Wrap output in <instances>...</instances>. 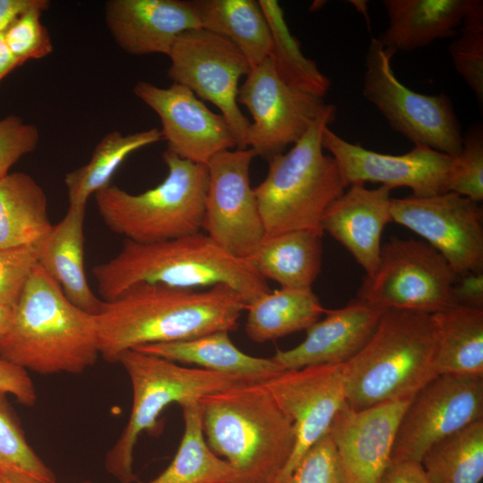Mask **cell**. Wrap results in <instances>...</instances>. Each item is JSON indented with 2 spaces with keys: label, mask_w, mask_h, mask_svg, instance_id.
Segmentation results:
<instances>
[{
  "label": "cell",
  "mask_w": 483,
  "mask_h": 483,
  "mask_svg": "<svg viewBox=\"0 0 483 483\" xmlns=\"http://www.w3.org/2000/svg\"><path fill=\"white\" fill-rule=\"evenodd\" d=\"M322 146L335 159L346 186L378 182L393 190L408 187L414 197H430L450 191L459 169L458 157L424 146L404 154L391 155L351 143L328 126L323 131Z\"/></svg>",
  "instance_id": "2e32d148"
},
{
  "label": "cell",
  "mask_w": 483,
  "mask_h": 483,
  "mask_svg": "<svg viewBox=\"0 0 483 483\" xmlns=\"http://www.w3.org/2000/svg\"><path fill=\"white\" fill-rule=\"evenodd\" d=\"M385 310L358 299L343 308L326 310V317L306 330L300 344L277 350L271 359L282 370L344 363L368 343Z\"/></svg>",
  "instance_id": "44dd1931"
},
{
  "label": "cell",
  "mask_w": 483,
  "mask_h": 483,
  "mask_svg": "<svg viewBox=\"0 0 483 483\" xmlns=\"http://www.w3.org/2000/svg\"><path fill=\"white\" fill-rule=\"evenodd\" d=\"M412 397L361 410L346 402L337 412L327 433L349 483H381L399 423Z\"/></svg>",
  "instance_id": "d6986e66"
},
{
  "label": "cell",
  "mask_w": 483,
  "mask_h": 483,
  "mask_svg": "<svg viewBox=\"0 0 483 483\" xmlns=\"http://www.w3.org/2000/svg\"><path fill=\"white\" fill-rule=\"evenodd\" d=\"M247 302L225 284L206 289L141 283L111 301L95 315L100 356L117 362L129 350L186 340L216 331H233Z\"/></svg>",
  "instance_id": "6da1fadb"
},
{
  "label": "cell",
  "mask_w": 483,
  "mask_h": 483,
  "mask_svg": "<svg viewBox=\"0 0 483 483\" xmlns=\"http://www.w3.org/2000/svg\"><path fill=\"white\" fill-rule=\"evenodd\" d=\"M105 19L115 43L133 55H168L182 32L201 29L193 1L110 0Z\"/></svg>",
  "instance_id": "ffe728a7"
},
{
  "label": "cell",
  "mask_w": 483,
  "mask_h": 483,
  "mask_svg": "<svg viewBox=\"0 0 483 483\" xmlns=\"http://www.w3.org/2000/svg\"><path fill=\"white\" fill-rule=\"evenodd\" d=\"M335 117L336 106L327 104L288 152L268 160L266 178L254 188L265 236L301 230L323 235L326 210L347 188L322 146L323 131Z\"/></svg>",
  "instance_id": "8992f818"
},
{
  "label": "cell",
  "mask_w": 483,
  "mask_h": 483,
  "mask_svg": "<svg viewBox=\"0 0 483 483\" xmlns=\"http://www.w3.org/2000/svg\"><path fill=\"white\" fill-rule=\"evenodd\" d=\"M321 237L303 230L265 236L247 260L266 281L283 288L311 289L321 270Z\"/></svg>",
  "instance_id": "484cf974"
},
{
  "label": "cell",
  "mask_w": 483,
  "mask_h": 483,
  "mask_svg": "<svg viewBox=\"0 0 483 483\" xmlns=\"http://www.w3.org/2000/svg\"><path fill=\"white\" fill-rule=\"evenodd\" d=\"M469 4L470 0H384L388 27L377 39L396 54L456 37Z\"/></svg>",
  "instance_id": "cb8c5ba5"
},
{
  "label": "cell",
  "mask_w": 483,
  "mask_h": 483,
  "mask_svg": "<svg viewBox=\"0 0 483 483\" xmlns=\"http://www.w3.org/2000/svg\"><path fill=\"white\" fill-rule=\"evenodd\" d=\"M99 356L96 316L71 302L38 264L0 342V358L50 375L80 374Z\"/></svg>",
  "instance_id": "277c9868"
},
{
  "label": "cell",
  "mask_w": 483,
  "mask_h": 483,
  "mask_svg": "<svg viewBox=\"0 0 483 483\" xmlns=\"http://www.w3.org/2000/svg\"><path fill=\"white\" fill-rule=\"evenodd\" d=\"M459 169L451 183L450 191L477 202L483 199V125L477 122L470 126L462 138L459 154Z\"/></svg>",
  "instance_id": "74e56055"
},
{
  "label": "cell",
  "mask_w": 483,
  "mask_h": 483,
  "mask_svg": "<svg viewBox=\"0 0 483 483\" xmlns=\"http://www.w3.org/2000/svg\"><path fill=\"white\" fill-rule=\"evenodd\" d=\"M133 92L158 115L167 151L191 162L207 165L216 154L236 148L224 116L212 112L188 88L177 83L160 88L139 81Z\"/></svg>",
  "instance_id": "ac0fdd59"
},
{
  "label": "cell",
  "mask_w": 483,
  "mask_h": 483,
  "mask_svg": "<svg viewBox=\"0 0 483 483\" xmlns=\"http://www.w3.org/2000/svg\"><path fill=\"white\" fill-rule=\"evenodd\" d=\"M167 174L156 187L139 194L115 185L98 191L95 202L105 225L125 240L152 243L200 232L208 173L207 165L165 150Z\"/></svg>",
  "instance_id": "52a82bcc"
},
{
  "label": "cell",
  "mask_w": 483,
  "mask_h": 483,
  "mask_svg": "<svg viewBox=\"0 0 483 483\" xmlns=\"http://www.w3.org/2000/svg\"><path fill=\"white\" fill-rule=\"evenodd\" d=\"M483 419V377L437 375L411 398L397 429L393 461L420 462L437 442Z\"/></svg>",
  "instance_id": "4fadbf2b"
},
{
  "label": "cell",
  "mask_w": 483,
  "mask_h": 483,
  "mask_svg": "<svg viewBox=\"0 0 483 483\" xmlns=\"http://www.w3.org/2000/svg\"><path fill=\"white\" fill-rule=\"evenodd\" d=\"M161 140L160 130L157 128L126 135L118 131L106 134L95 147L89 162L65 175L69 206L86 207L90 196L111 184L113 175L128 156Z\"/></svg>",
  "instance_id": "1f68e13d"
},
{
  "label": "cell",
  "mask_w": 483,
  "mask_h": 483,
  "mask_svg": "<svg viewBox=\"0 0 483 483\" xmlns=\"http://www.w3.org/2000/svg\"><path fill=\"white\" fill-rule=\"evenodd\" d=\"M80 483H94V482L86 480V481H82Z\"/></svg>",
  "instance_id": "f907efd6"
},
{
  "label": "cell",
  "mask_w": 483,
  "mask_h": 483,
  "mask_svg": "<svg viewBox=\"0 0 483 483\" xmlns=\"http://www.w3.org/2000/svg\"><path fill=\"white\" fill-rule=\"evenodd\" d=\"M326 210L321 228L340 242L366 272L372 275L378 264L381 236L392 222L390 188L368 189L353 183Z\"/></svg>",
  "instance_id": "7402d4cb"
},
{
  "label": "cell",
  "mask_w": 483,
  "mask_h": 483,
  "mask_svg": "<svg viewBox=\"0 0 483 483\" xmlns=\"http://www.w3.org/2000/svg\"><path fill=\"white\" fill-rule=\"evenodd\" d=\"M351 3L357 8L359 12H361L366 18L367 14V2L365 1H351Z\"/></svg>",
  "instance_id": "681fc988"
},
{
  "label": "cell",
  "mask_w": 483,
  "mask_h": 483,
  "mask_svg": "<svg viewBox=\"0 0 483 483\" xmlns=\"http://www.w3.org/2000/svg\"><path fill=\"white\" fill-rule=\"evenodd\" d=\"M131 386L130 417L119 438L108 451L105 468L120 483L137 480L133 472L134 449L143 432L154 429L158 417L172 403L199 402L210 394L241 382L226 374L189 368L172 360L129 350L118 358Z\"/></svg>",
  "instance_id": "ba28073f"
},
{
  "label": "cell",
  "mask_w": 483,
  "mask_h": 483,
  "mask_svg": "<svg viewBox=\"0 0 483 483\" xmlns=\"http://www.w3.org/2000/svg\"><path fill=\"white\" fill-rule=\"evenodd\" d=\"M38 141L39 131L34 124L13 114L0 119V179L22 157L33 152Z\"/></svg>",
  "instance_id": "60d3db41"
},
{
  "label": "cell",
  "mask_w": 483,
  "mask_h": 483,
  "mask_svg": "<svg viewBox=\"0 0 483 483\" xmlns=\"http://www.w3.org/2000/svg\"><path fill=\"white\" fill-rule=\"evenodd\" d=\"M394 55L377 38H371L365 55L364 98L414 146L457 157L463 135L451 98L444 93L425 95L406 87L392 68Z\"/></svg>",
  "instance_id": "9c48e42d"
},
{
  "label": "cell",
  "mask_w": 483,
  "mask_h": 483,
  "mask_svg": "<svg viewBox=\"0 0 483 483\" xmlns=\"http://www.w3.org/2000/svg\"><path fill=\"white\" fill-rule=\"evenodd\" d=\"M432 314L386 309L364 347L343 363L346 402L361 410L412 397L438 373Z\"/></svg>",
  "instance_id": "5b68a950"
},
{
  "label": "cell",
  "mask_w": 483,
  "mask_h": 483,
  "mask_svg": "<svg viewBox=\"0 0 483 483\" xmlns=\"http://www.w3.org/2000/svg\"><path fill=\"white\" fill-rule=\"evenodd\" d=\"M237 102L252 116L248 148L267 160L296 143L327 106L322 97L282 81L269 57L250 69Z\"/></svg>",
  "instance_id": "9a60e30c"
},
{
  "label": "cell",
  "mask_w": 483,
  "mask_h": 483,
  "mask_svg": "<svg viewBox=\"0 0 483 483\" xmlns=\"http://www.w3.org/2000/svg\"><path fill=\"white\" fill-rule=\"evenodd\" d=\"M0 391L12 394L22 405L32 407L37 401L34 384L28 371L0 358Z\"/></svg>",
  "instance_id": "b9f144b4"
},
{
  "label": "cell",
  "mask_w": 483,
  "mask_h": 483,
  "mask_svg": "<svg viewBox=\"0 0 483 483\" xmlns=\"http://www.w3.org/2000/svg\"><path fill=\"white\" fill-rule=\"evenodd\" d=\"M199 402L206 442L236 470L238 483H279L295 432L262 381L238 383Z\"/></svg>",
  "instance_id": "3957f363"
},
{
  "label": "cell",
  "mask_w": 483,
  "mask_h": 483,
  "mask_svg": "<svg viewBox=\"0 0 483 483\" xmlns=\"http://www.w3.org/2000/svg\"><path fill=\"white\" fill-rule=\"evenodd\" d=\"M430 483H480L483 419L437 442L420 462Z\"/></svg>",
  "instance_id": "836d02e7"
},
{
  "label": "cell",
  "mask_w": 483,
  "mask_h": 483,
  "mask_svg": "<svg viewBox=\"0 0 483 483\" xmlns=\"http://www.w3.org/2000/svg\"><path fill=\"white\" fill-rule=\"evenodd\" d=\"M52 227L47 197L30 175L0 179V248L38 245Z\"/></svg>",
  "instance_id": "4316f807"
},
{
  "label": "cell",
  "mask_w": 483,
  "mask_h": 483,
  "mask_svg": "<svg viewBox=\"0 0 483 483\" xmlns=\"http://www.w3.org/2000/svg\"><path fill=\"white\" fill-rule=\"evenodd\" d=\"M286 483H349L328 433L303 455Z\"/></svg>",
  "instance_id": "f35d334b"
},
{
  "label": "cell",
  "mask_w": 483,
  "mask_h": 483,
  "mask_svg": "<svg viewBox=\"0 0 483 483\" xmlns=\"http://www.w3.org/2000/svg\"><path fill=\"white\" fill-rule=\"evenodd\" d=\"M458 275L424 241L391 237L381 246L375 272L366 275L357 299L381 309L434 314L456 305Z\"/></svg>",
  "instance_id": "30bf717a"
},
{
  "label": "cell",
  "mask_w": 483,
  "mask_h": 483,
  "mask_svg": "<svg viewBox=\"0 0 483 483\" xmlns=\"http://www.w3.org/2000/svg\"><path fill=\"white\" fill-rule=\"evenodd\" d=\"M167 76L196 96L213 103L228 123L236 148H248L250 122L238 102V83L251 66L228 39L203 29L182 32L169 55Z\"/></svg>",
  "instance_id": "8fae6325"
},
{
  "label": "cell",
  "mask_w": 483,
  "mask_h": 483,
  "mask_svg": "<svg viewBox=\"0 0 483 483\" xmlns=\"http://www.w3.org/2000/svg\"><path fill=\"white\" fill-rule=\"evenodd\" d=\"M86 207H71L38 244V265L60 286L67 299L96 315L103 301L89 287L85 272Z\"/></svg>",
  "instance_id": "603a6c76"
},
{
  "label": "cell",
  "mask_w": 483,
  "mask_h": 483,
  "mask_svg": "<svg viewBox=\"0 0 483 483\" xmlns=\"http://www.w3.org/2000/svg\"><path fill=\"white\" fill-rule=\"evenodd\" d=\"M134 350L179 364L226 374L244 381H264L283 371L271 358L254 357L232 342L229 332L216 331L191 339L153 343Z\"/></svg>",
  "instance_id": "d4e9b609"
},
{
  "label": "cell",
  "mask_w": 483,
  "mask_h": 483,
  "mask_svg": "<svg viewBox=\"0 0 483 483\" xmlns=\"http://www.w3.org/2000/svg\"><path fill=\"white\" fill-rule=\"evenodd\" d=\"M181 407L184 429L177 452L168 467L148 483H238L236 470L206 442L200 402Z\"/></svg>",
  "instance_id": "4dcf8cb0"
},
{
  "label": "cell",
  "mask_w": 483,
  "mask_h": 483,
  "mask_svg": "<svg viewBox=\"0 0 483 483\" xmlns=\"http://www.w3.org/2000/svg\"><path fill=\"white\" fill-rule=\"evenodd\" d=\"M392 222L403 225L436 250L459 276L483 272V209L453 191L391 199Z\"/></svg>",
  "instance_id": "5bb4252c"
},
{
  "label": "cell",
  "mask_w": 483,
  "mask_h": 483,
  "mask_svg": "<svg viewBox=\"0 0 483 483\" xmlns=\"http://www.w3.org/2000/svg\"><path fill=\"white\" fill-rule=\"evenodd\" d=\"M432 317L438 375L483 377V309L455 305Z\"/></svg>",
  "instance_id": "f1b7e54d"
},
{
  "label": "cell",
  "mask_w": 483,
  "mask_h": 483,
  "mask_svg": "<svg viewBox=\"0 0 483 483\" xmlns=\"http://www.w3.org/2000/svg\"><path fill=\"white\" fill-rule=\"evenodd\" d=\"M14 309L0 302V342L6 335L13 318Z\"/></svg>",
  "instance_id": "c3c4849f"
},
{
  "label": "cell",
  "mask_w": 483,
  "mask_h": 483,
  "mask_svg": "<svg viewBox=\"0 0 483 483\" xmlns=\"http://www.w3.org/2000/svg\"><path fill=\"white\" fill-rule=\"evenodd\" d=\"M19 67L16 61L6 47L0 34V81L13 70Z\"/></svg>",
  "instance_id": "bcb514c9"
},
{
  "label": "cell",
  "mask_w": 483,
  "mask_h": 483,
  "mask_svg": "<svg viewBox=\"0 0 483 483\" xmlns=\"http://www.w3.org/2000/svg\"><path fill=\"white\" fill-rule=\"evenodd\" d=\"M0 483H56V481H44L18 471L2 470Z\"/></svg>",
  "instance_id": "7dc6e473"
},
{
  "label": "cell",
  "mask_w": 483,
  "mask_h": 483,
  "mask_svg": "<svg viewBox=\"0 0 483 483\" xmlns=\"http://www.w3.org/2000/svg\"><path fill=\"white\" fill-rule=\"evenodd\" d=\"M201 29L225 38L245 56L251 68L269 56L272 38L255 0H194Z\"/></svg>",
  "instance_id": "83f0119b"
},
{
  "label": "cell",
  "mask_w": 483,
  "mask_h": 483,
  "mask_svg": "<svg viewBox=\"0 0 483 483\" xmlns=\"http://www.w3.org/2000/svg\"><path fill=\"white\" fill-rule=\"evenodd\" d=\"M49 6L47 0L30 7L15 17L2 32L6 47L18 66L29 60L46 57L53 50L50 35L41 21V14Z\"/></svg>",
  "instance_id": "8d00e7d4"
},
{
  "label": "cell",
  "mask_w": 483,
  "mask_h": 483,
  "mask_svg": "<svg viewBox=\"0 0 483 483\" xmlns=\"http://www.w3.org/2000/svg\"><path fill=\"white\" fill-rule=\"evenodd\" d=\"M258 4L272 38L268 57L279 79L292 88L323 98L330 89L331 81L320 72L317 63L302 53L301 42L290 31L279 3L258 0Z\"/></svg>",
  "instance_id": "d6a6232c"
},
{
  "label": "cell",
  "mask_w": 483,
  "mask_h": 483,
  "mask_svg": "<svg viewBox=\"0 0 483 483\" xmlns=\"http://www.w3.org/2000/svg\"><path fill=\"white\" fill-rule=\"evenodd\" d=\"M458 37L449 47L453 66L483 106V2L470 0Z\"/></svg>",
  "instance_id": "e575fe53"
},
{
  "label": "cell",
  "mask_w": 483,
  "mask_h": 483,
  "mask_svg": "<svg viewBox=\"0 0 483 483\" xmlns=\"http://www.w3.org/2000/svg\"><path fill=\"white\" fill-rule=\"evenodd\" d=\"M92 274L105 301L141 283L183 289L225 284L247 305L270 291L247 259L231 255L200 232L152 243L124 240L120 251L96 265Z\"/></svg>",
  "instance_id": "7a4b0ae2"
},
{
  "label": "cell",
  "mask_w": 483,
  "mask_h": 483,
  "mask_svg": "<svg viewBox=\"0 0 483 483\" xmlns=\"http://www.w3.org/2000/svg\"><path fill=\"white\" fill-rule=\"evenodd\" d=\"M343 363L283 370L262 381L293 423L295 445L280 482L286 483L303 455L327 434L346 403Z\"/></svg>",
  "instance_id": "e0dca14e"
},
{
  "label": "cell",
  "mask_w": 483,
  "mask_h": 483,
  "mask_svg": "<svg viewBox=\"0 0 483 483\" xmlns=\"http://www.w3.org/2000/svg\"><path fill=\"white\" fill-rule=\"evenodd\" d=\"M250 148L225 150L207 164L208 180L202 229L231 255L247 259L265 238L250 169Z\"/></svg>",
  "instance_id": "7c38bea8"
},
{
  "label": "cell",
  "mask_w": 483,
  "mask_h": 483,
  "mask_svg": "<svg viewBox=\"0 0 483 483\" xmlns=\"http://www.w3.org/2000/svg\"><path fill=\"white\" fill-rule=\"evenodd\" d=\"M38 264V245L0 248V302L13 308Z\"/></svg>",
  "instance_id": "ab89813d"
},
{
  "label": "cell",
  "mask_w": 483,
  "mask_h": 483,
  "mask_svg": "<svg viewBox=\"0 0 483 483\" xmlns=\"http://www.w3.org/2000/svg\"><path fill=\"white\" fill-rule=\"evenodd\" d=\"M18 471L44 481H55L53 471L34 452L7 400L0 391V470Z\"/></svg>",
  "instance_id": "d590c367"
},
{
  "label": "cell",
  "mask_w": 483,
  "mask_h": 483,
  "mask_svg": "<svg viewBox=\"0 0 483 483\" xmlns=\"http://www.w3.org/2000/svg\"><path fill=\"white\" fill-rule=\"evenodd\" d=\"M456 305L483 309V272L459 275L453 284Z\"/></svg>",
  "instance_id": "7bdbcfd3"
},
{
  "label": "cell",
  "mask_w": 483,
  "mask_h": 483,
  "mask_svg": "<svg viewBox=\"0 0 483 483\" xmlns=\"http://www.w3.org/2000/svg\"><path fill=\"white\" fill-rule=\"evenodd\" d=\"M43 0H0V34L11 21L27 9L39 4Z\"/></svg>",
  "instance_id": "f6af8a7d"
},
{
  "label": "cell",
  "mask_w": 483,
  "mask_h": 483,
  "mask_svg": "<svg viewBox=\"0 0 483 483\" xmlns=\"http://www.w3.org/2000/svg\"><path fill=\"white\" fill-rule=\"evenodd\" d=\"M381 483H430L420 462L393 461L386 469Z\"/></svg>",
  "instance_id": "ee69618b"
},
{
  "label": "cell",
  "mask_w": 483,
  "mask_h": 483,
  "mask_svg": "<svg viewBox=\"0 0 483 483\" xmlns=\"http://www.w3.org/2000/svg\"><path fill=\"white\" fill-rule=\"evenodd\" d=\"M245 311V332L261 343L307 330L326 309L311 289L281 287L249 303Z\"/></svg>",
  "instance_id": "f546056e"
}]
</instances>
